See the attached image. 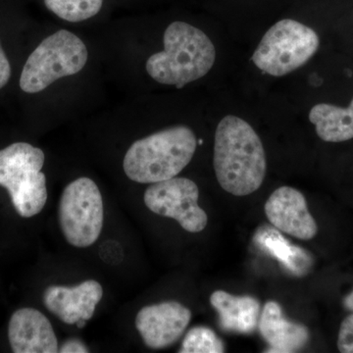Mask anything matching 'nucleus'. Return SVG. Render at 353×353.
<instances>
[{
	"label": "nucleus",
	"mask_w": 353,
	"mask_h": 353,
	"mask_svg": "<svg viewBox=\"0 0 353 353\" xmlns=\"http://www.w3.org/2000/svg\"><path fill=\"white\" fill-rule=\"evenodd\" d=\"M213 165L220 187L233 196H248L261 187L266 176V155L259 134L246 121L233 115L220 121Z\"/></svg>",
	"instance_id": "f257e3e1"
},
{
	"label": "nucleus",
	"mask_w": 353,
	"mask_h": 353,
	"mask_svg": "<svg viewBox=\"0 0 353 353\" xmlns=\"http://www.w3.org/2000/svg\"><path fill=\"white\" fill-rule=\"evenodd\" d=\"M164 50L148 58L145 68L153 80L182 88L199 80L214 65V44L205 32L185 22L168 26L163 37Z\"/></svg>",
	"instance_id": "f03ea898"
},
{
	"label": "nucleus",
	"mask_w": 353,
	"mask_h": 353,
	"mask_svg": "<svg viewBox=\"0 0 353 353\" xmlns=\"http://www.w3.org/2000/svg\"><path fill=\"white\" fill-rule=\"evenodd\" d=\"M196 134L189 127L162 130L134 141L125 155L123 168L130 180L154 183L174 178L192 161Z\"/></svg>",
	"instance_id": "7ed1b4c3"
},
{
	"label": "nucleus",
	"mask_w": 353,
	"mask_h": 353,
	"mask_svg": "<svg viewBox=\"0 0 353 353\" xmlns=\"http://www.w3.org/2000/svg\"><path fill=\"white\" fill-rule=\"evenodd\" d=\"M44 153L30 143H12L0 150V185L8 190L21 217L31 218L48 201L46 175L41 172Z\"/></svg>",
	"instance_id": "20e7f679"
},
{
	"label": "nucleus",
	"mask_w": 353,
	"mask_h": 353,
	"mask_svg": "<svg viewBox=\"0 0 353 353\" xmlns=\"http://www.w3.org/2000/svg\"><path fill=\"white\" fill-rule=\"evenodd\" d=\"M88 53L82 39L67 30L44 39L28 58L20 77V88L27 94H38L64 77L82 71Z\"/></svg>",
	"instance_id": "39448f33"
},
{
	"label": "nucleus",
	"mask_w": 353,
	"mask_h": 353,
	"mask_svg": "<svg viewBox=\"0 0 353 353\" xmlns=\"http://www.w3.org/2000/svg\"><path fill=\"white\" fill-rule=\"evenodd\" d=\"M319 44L314 30L296 20H281L264 34L252 60L264 73L282 77L308 62Z\"/></svg>",
	"instance_id": "423d86ee"
},
{
	"label": "nucleus",
	"mask_w": 353,
	"mask_h": 353,
	"mask_svg": "<svg viewBox=\"0 0 353 353\" xmlns=\"http://www.w3.org/2000/svg\"><path fill=\"white\" fill-rule=\"evenodd\" d=\"M59 224L70 245L88 248L99 240L103 227V202L101 190L87 176L70 183L59 203Z\"/></svg>",
	"instance_id": "0eeeda50"
},
{
	"label": "nucleus",
	"mask_w": 353,
	"mask_h": 353,
	"mask_svg": "<svg viewBox=\"0 0 353 353\" xmlns=\"http://www.w3.org/2000/svg\"><path fill=\"white\" fill-rule=\"evenodd\" d=\"M199 190L194 181L174 178L150 183L145 192L146 208L155 214L175 219L190 233H201L208 226V217L199 205Z\"/></svg>",
	"instance_id": "6e6552de"
},
{
	"label": "nucleus",
	"mask_w": 353,
	"mask_h": 353,
	"mask_svg": "<svg viewBox=\"0 0 353 353\" xmlns=\"http://www.w3.org/2000/svg\"><path fill=\"white\" fill-rule=\"evenodd\" d=\"M190 319L189 308L176 301H166L141 308L137 314L136 328L146 347L161 350L183 336Z\"/></svg>",
	"instance_id": "1a4fd4ad"
},
{
	"label": "nucleus",
	"mask_w": 353,
	"mask_h": 353,
	"mask_svg": "<svg viewBox=\"0 0 353 353\" xmlns=\"http://www.w3.org/2000/svg\"><path fill=\"white\" fill-rule=\"evenodd\" d=\"M265 214L279 231L299 240H312L318 233L305 197L294 188L285 185L272 192L265 203Z\"/></svg>",
	"instance_id": "9d476101"
},
{
	"label": "nucleus",
	"mask_w": 353,
	"mask_h": 353,
	"mask_svg": "<svg viewBox=\"0 0 353 353\" xmlns=\"http://www.w3.org/2000/svg\"><path fill=\"white\" fill-rule=\"evenodd\" d=\"M103 290L99 282L88 280L74 288L51 285L44 292L46 307L66 324L90 320L101 301Z\"/></svg>",
	"instance_id": "9b49d317"
},
{
	"label": "nucleus",
	"mask_w": 353,
	"mask_h": 353,
	"mask_svg": "<svg viewBox=\"0 0 353 353\" xmlns=\"http://www.w3.org/2000/svg\"><path fill=\"white\" fill-rule=\"evenodd\" d=\"M8 339L15 353H57L59 350L50 320L34 308L14 313L9 321Z\"/></svg>",
	"instance_id": "f8f14e48"
},
{
	"label": "nucleus",
	"mask_w": 353,
	"mask_h": 353,
	"mask_svg": "<svg viewBox=\"0 0 353 353\" xmlns=\"http://www.w3.org/2000/svg\"><path fill=\"white\" fill-rule=\"evenodd\" d=\"M259 331L270 345L268 352H294L307 343V328L285 319L276 301L265 304L259 317Z\"/></svg>",
	"instance_id": "ddd939ff"
},
{
	"label": "nucleus",
	"mask_w": 353,
	"mask_h": 353,
	"mask_svg": "<svg viewBox=\"0 0 353 353\" xmlns=\"http://www.w3.org/2000/svg\"><path fill=\"white\" fill-rule=\"evenodd\" d=\"M210 304L219 314L220 326L224 331L250 334L259 325L260 303L254 297L216 290L210 296Z\"/></svg>",
	"instance_id": "4468645a"
},
{
	"label": "nucleus",
	"mask_w": 353,
	"mask_h": 353,
	"mask_svg": "<svg viewBox=\"0 0 353 353\" xmlns=\"http://www.w3.org/2000/svg\"><path fill=\"white\" fill-rule=\"evenodd\" d=\"M309 121L327 143H343L353 139V99L347 108L319 103L311 108Z\"/></svg>",
	"instance_id": "2eb2a0df"
},
{
	"label": "nucleus",
	"mask_w": 353,
	"mask_h": 353,
	"mask_svg": "<svg viewBox=\"0 0 353 353\" xmlns=\"http://www.w3.org/2000/svg\"><path fill=\"white\" fill-rule=\"evenodd\" d=\"M255 241L262 250L277 259L296 275H305L312 266V259L306 250L292 245L282 234L271 228L260 230Z\"/></svg>",
	"instance_id": "dca6fc26"
},
{
	"label": "nucleus",
	"mask_w": 353,
	"mask_h": 353,
	"mask_svg": "<svg viewBox=\"0 0 353 353\" xmlns=\"http://www.w3.org/2000/svg\"><path fill=\"white\" fill-rule=\"evenodd\" d=\"M46 8L67 22H83L101 11L103 0H44Z\"/></svg>",
	"instance_id": "f3484780"
},
{
	"label": "nucleus",
	"mask_w": 353,
	"mask_h": 353,
	"mask_svg": "<svg viewBox=\"0 0 353 353\" xmlns=\"http://www.w3.org/2000/svg\"><path fill=\"white\" fill-rule=\"evenodd\" d=\"M181 353H223L225 345L214 331L208 327H194L185 334Z\"/></svg>",
	"instance_id": "a211bd4d"
},
{
	"label": "nucleus",
	"mask_w": 353,
	"mask_h": 353,
	"mask_svg": "<svg viewBox=\"0 0 353 353\" xmlns=\"http://www.w3.org/2000/svg\"><path fill=\"white\" fill-rule=\"evenodd\" d=\"M338 347L341 352L353 353V314L347 316L341 323Z\"/></svg>",
	"instance_id": "6ab92c4d"
},
{
	"label": "nucleus",
	"mask_w": 353,
	"mask_h": 353,
	"mask_svg": "<svg viewBox=\"0 0 353 353\" xmlns=\"http://www.w3.org/2000/svg\"><path fill=\"white\" fill-rule=\"evenodd\" d=\"M11 66L9 63L8 58H7L3 48H2L1 43H0V90L6 87L7 83L10 80Z\"/></svg>",
	"instance_id": "aec40b11"
},
{
	"label": "nucleus",
	"mask_w": 353,
	"mask_h": 353,
	"mask_svg": "<svg viewBox=\"0 0 353 353\" xmlns=\"http://www.w3.org/2000/svg\"><path fill=\"white\" fill-rule=\"evenodd\" d=\"M58 352L60 353H88L90 352V350L82 341L78 340V339H71V340L65 341Z\"/></svg>",
	"instance_id": "412c9836"
},
{
	"label": "nucleus",
	"mask_w": 353,
	"mask_h": 353,
	"mask_svg": "<svg viewBox=\"0 0 353 353\" xmlns=\"http://www.w3.org/2000/svg\"><path fill=\"white\" fill-rule=\"evenodd\" d=\"M343 304H345V308L353 312V292H350V294L345 297V301H343Z\"/></svg>",
	"instance_id": "4be33fe9"
},
{
	"label": "nucleus",
	"mask_w": 353,
	"mask_h": 353,
	"mask_svg": "<svg viewBox=\"0 0 353 353\" xmlns=\"http://www.w3.org/2000/svg\"><path fill=\"white\" fill-rule=\"evenodd\" d=\"M85 323H87V320L81 319L76 323V325L78 328H83L85 326Z\"/></svg>",
	"instance_id": "5701e85b"
}]
</instances>
